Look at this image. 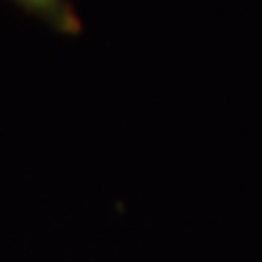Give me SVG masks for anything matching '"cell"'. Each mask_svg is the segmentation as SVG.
Listing matches in <instances>:
<instances>
[{"label":"cell","instance_id":"1","mask_svg":"<svg viewBox=\"0 0 262 262\" xmlns=\"http://www.w3.org/2000/svg\"><path fill=\"white\" fill-rule=\"evenodd\" d=\"M10 3H15L32 17L41 19L47 27H51L58 34L78 37L83 32V19L71 0H10Z\"/></svg>","mask_w":262,"mask_h":262}]
</instances>
